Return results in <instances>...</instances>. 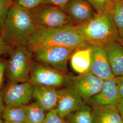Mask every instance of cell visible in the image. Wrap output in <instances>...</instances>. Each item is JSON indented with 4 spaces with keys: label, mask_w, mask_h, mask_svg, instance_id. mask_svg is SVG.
Here are the masks:
<instances>
[{
    "label": "cell",
    "mask_w": 123,
    "mask_h": 123,
    "mask_svg": "<svg viewBox=\"0 0 123 123\" xmlns=\"http://www.w3.org/2000/svg\"><path fill=\"white\" fill-rule=\"evenodd\" d=\"M1 29H0V36L1 35Z\"/></svg>",
    "instance_id": "d590c367"
},
{
    "label": "cell",
    "mask_w": 123,
    "mask_h": 123,
    "mask_svg": "<svg viewBox=\"0 0 123 123\" xmlns=\"http://www.w3.org/2000/svg\"><path fill=\"white\" fill-rule=\"evenodd\" d=\"M46 114L36 102L26 105V113L24 123H43Z\"/></svg>",
    "instance_id": "ffe728a7"
},
{
    "label": "cell",
    "mask_w": 123,
    "mask_h": 123,
    "mask_svg": "<svg viewBox=\"0 0 123 123\" xmlns=\"http://www.w3.org/2000/svg\"><path fill=\"white\" fill-rule=\"evenodd\" d=\"M13 4L12 0H0V29L1 30L6 15Z\"/></svg>",
    "instance_id": "603a6c76"
},
{
    "label": "cell",
    "mask_w": 123,
    "mask_h": 123,
    "mask_svg": "<svg viewBox=\"0 0 123 123\" xmlns=\"http://www.w3.org/2000/svg\"><path fill=\"white\" fill-rule=\"evenodd\" d=\"M43 123H68L66 120L61 118L56 109L47 112Z\"/></svg>",
    "instance_id": "cb8c5ba5"
},
{
    "label": "cell",
    "mask_w": 123,
    "mask_h": 123,
    "mask_svg": "<svg viewBox=\"0 0 123 123\" xmlns=\"http://www.w3.org/2000/svg\"><path fill=\"white\" fill-rule=\"evenodd\" d=\"M18 4L26 9H31L42 4V0H18Z\"/></svg>",
    "instance_id": "d4e9b609"
},
{
    "label": "cell",
    "mask_w": 123,
    "mask_h": 123,
    "mask_svg": "<svg viewBox=\"0 0 123 123\" xmlns=\"http://www.w3.org/2000/svg\"><path fill=\"white\" fill-rule=\"evenodd\" d=\"M71 0H42V4L49 5L63 8Z\"/></svg>",
    "instance_id": "484cf974"
},
{
    "label": "cell",
    "mask_w": 123,
    "mask_h": 123,
    "mask_svg": "<svg viewBox=\"0 0 123 123\" xmlns=\"http://www.w3.org/2000/svg\"><path fill=\"white\" fill-rule=\"evenodd\" d=\"M13 48L7 44L3 37L0 36V56L5 54H9Z\"/></svg>",
    "instance_id": "4316f807"
},
{
    "label": "cell",
    "mask_w": 123,
    "mask_h": 123,
    "mask_svg": "<svg viewBox=\"0 0 123 123\" xmlns=\"http://www.w3.org/2000/svg\"><path fill=\"white\" fill-rule=\"evenodd\" d=\"M32 85L29 82L9 81L1 94L6 105H25L32 98Z\"/></svg>",
    "instance_id": "9c48e42d"
},
{
    "label": "cell",
    "mask_w": 123,
    "mask_h": 123,
    "mask_svg": "<svg viewBox=\"0 0 123 123\" xmlns=\"http://www.w3.org/2000/svg\"><path fill=\"white\" fill-rule=\"evenodd\" d=\"M62 9L74 26L87 22L97 14L88 0H71Z\"/></svg>",
    "instance_id": "8fae6325"
},
{
    "label": "cell",
    "mask_w": 123,
    "mask_h": 123,
    "mask_svg": "<svg viewBox=\"0 0 123 123\" xmlns=\"http://www.w3.org/2000/svg\"><path fill=\"white\" fill-rule=\"evenodd\" d=\"M112 15L119 35L122 37H123V4L118 0L116 1Z\"/></svg>",
    "instance_id": "7402d4cb"
},
{
    "label": "cell",
    "mask_w": 123,
    "mask_h": 123,
    "mask_svg": "<svg viewBox=\"0 0 123 123\" xmlns=\"http://www.w3.org/2000/svg\"><path fill=\"white\" fill-rule=\"evenodd\" d=\"M117 107L123 121V99H120V100L117 104Z\"/></svg>",
    "instance_id": "f546056e"
},
{
    "label": "cell",
    "mask_w": 123,
    "mask_h": 123,
    "mask_svg": "<svg viewBox=\"0 0 123 123\" xmlns=\"http://www.w3.org/2000/svg\"><path fill=\"white\" fill-rule=\"evenodd\" d=\"M0 123H4V122L2 121V120L0 118Z\"/></svg>",
    "instance_id": "d6a6232c"
},
{
    "label": "cell",
    "mask_w": 123,
    "mask_h": 123,
    "mask_svg": "<svg viewBox=\"0 0 123 123\" xmlns=\"http://www.w3.org/2000/svg\"><path fill=\"white\" fill-rule=\"evenodd\" d=\"M92 109V123H123L117 105Z\"/></svg>",
    "instance_id": "e0dca14e"
},
{
    "label": "cell",
    "mask_w": 123,
    "mask_h": 123,
    "mask_svg": "<svg viewBox=\"0 0 123 123\" xmlns=\"http://www.w3.org/2000/svg\"><path fill=\"white\" fill-rule=\"evenodd\" d=\"M98 14L112 12L117 0H88Z\"/></svg>",
    "instance_id": "44dd1931"
},
{
    "label": "cell",
    "mask_w": 123,
    "mask_h": 123,
    "mask_svg": "<svg viewBox=\"0 0 123 123\" xmlns=\"http://www.w3.org/2000/svg\"><path fill=\"white\" fill-rule=\"evenodd\" d=\"M74 26L37 27L30 37L26 47L31 53L46 48L56 46L78 49L89 44L75 31Z\"/></svg>",
    "instance_id": "6da1fadb"
},
{
    "label": "cell",
    "mask_w": 123,
    "mask_h": 123,
    "mask_svg": "<svg viewBox=\"0 0 123 123\" xmlns=\"http://www.w3.org/2000/svg\"><path fill=\"white\" fill-rule=\"evenodd\" d=\"M121 39H122V41H121V43L123 44V37H121Z\"/></svg>",
    "instance_id": "836d02e7"
},
{
    "label": "cell",
    "mask_w": 123,
    "mask_h": 123,
    "mask_svg": "<svg viewBox=\"0 0 123 123\" xmlns=\"http://www.w3.org/2000/svg\"><path fill=\"white\" fill-rule=\"evenodd\" d=\"M120 2H121L123 4V0H118Z\"/></svg>",
    "instance_id": "e575fe53"
},
{
    "label": "cell",
    "mask_w": 123,
    "mask_h": 123,
    "mask_svg": "<svg viewBox=\"0 0 123 123\" xmlns=\"http://www.w3.org/2000/svg\"><path fill=\"white\" fill-rule=\"evenodd\" d=\"M32 97L45 112H48L56 108L58 89L43 85H32Z\"/></svg>",
    "instance_id": "5bb4252c"
},
{
    "label": "cell",
    "mask_w": 123,
    "mask_h": 123,
    "mask_svg": "<svg viewBox=\"0 0 123 123\" xmlns=\"http://www.w3.org/2000/svg\"><path fill=\"white\" fill-rule=\"evenodd\" d=\"M4 123H24L22 122H6L4 121Z\"/></svg>",
    "instance_id": "1f68e13d"
},
{
    "label": "cell",
    "mask_w": 123,
    "mask_h": 123,
    "mask_svg": "<svg viewBox=\"0 0 123 123\" xmlns=\"http://www.w3.org/2000/svg\"><path fill=\"white\" fill-rule=\"evenodd\" d=\"M6 64V61L2 57H0V94L4 82Z\"/></svg>",
    "instance_id": "83f0119b"
},
{
    "label": "cell",
    "mask_w": 123,
    "mask_h": 123,
    "mask_svg": "<svg viewBox=\"0 0 123 123\" xmlns=\"http://www.w3.org/2000/svg\"><path fill=\"white\" fill-rule=\"evenodd\" d=\"M84 101L70 86L58 89L57 106L55 109L58 115L65 119L77 110Z\"/></svg>",
    "instance_id": "7c38bea8"
},
{
    "label": "cell",
    "mask_w": 123,
    "mask_h": 123,
    "mask_svg": "<svg viewBox=\"0 0 123 123\" xmlns=\"http://www.w3.org/2000/svg\"><path fill=\"white\" fill-rule=\"evenodd\" d=\"M36 28L31 10L14 4L6 15L0 36L12 48L26 47Z\"/></svg>",
    "instance_id": "7a4b0ae2"
},
{
    "label": "cell",
    "mask_w": 123,
    "mask_h": 123,
    "mask_svg": "<svg viewBox=\"0 0 123 123\" xmlns=\"http://www.w3.org/2000/svg\"><path fill=\"white\" fill-rule=\"evenodd\" d=\"M114 79L117 84L120 98L121 99H123V76L115 77Z\"/></svg>",
    "instance_id": "f1b7e54d"
},
{
    "label": "cell",
    "mask_w": 123,
    "mask_h": 123,
    "mask_svg": "<svg viewBox=\"0 0 123 123\" xmlns=\"http://www.w3.org/2000/svg\"><path fill=\"white\" fill-rule=\"evenodd\" d=\"M30 10L37 27H59L74 26L61 8L49 5L41 4Z\"/></svg>",
    "instance_id": "8992f818"
},
{
    "label": "cell",
    "mask_w": 123,
    "mask_h": 123,
    "mask_svg": "<svg viewBox=\"0 0 123 123\" xmlns=\"http://www.w3.org/2000/svg\"><path fill=\"white\" fill-rule=\"evenodd\" d=\"M4 101L2 97L1 96V93L0 94V117H1V115L2 114L3 111L4 109Z\"/></svg>",
    "instance_id": "4dcf8cb0"
},
{
    "label": "cell",
    "mask_w": 123,
    "mask_h": 123,
    "mask_svg": "<svg viewBox=\"0 0 123 123\" xmlns=\"http://www.w3.org/2000/svg\"><path fill=\"white\" fill-rule=\"evenodd\" d=\"M115 77L123 76V45L118 41L109 42L103 47Z\"/></svg>",
    "instance_id": "9a60e30c"
},
{
    "label": "cell",
    "mask_w": 123,
    "mask_h": 123,
    "mask_svg": "<svg viewBox=\"0 0 123 123\" xmlns=\"http://www.w3.org/2000/svg\"><path fill=\"white\" fill-rule=\"evenodd\" d=\"M70 79L71 87L85 102L100 91L105 81L90 71L77 76H70Z\"/></svg>",
    "instance_id": "ba28073f"
},
{
    "label": "cell",
    "mask_w": 123,
    "mask_h": 123,
    "mask_svg": "<svg viewBox=\"0 0 123 123\" xmlns=\"http://www.w3.org/2000/svg\"><path fill=\"white\" fill-rule=\"evenodd\" d=\"M76 48L56 46L41 49L33 53L37 62L66 74L67 64Z\"/></svg>",
    "instance_id": "52a82bcc"
},
{
    "label": "cell",
    "mask_w": 123,
    "mask_h": 123,
    "mask_svg": "<svg viewBox=\"0 0 123 123\" xmlns=\"http://www.w3.org/2000/svg\"><path fill=\"white\" fill-rule=\"evenodd\" d=\"M28 82L32 85L53 88L70 86V76L39 62L32 61Z\"/></svg>",
    "instance_id": "5b68a950"
},
{
    "label": "cell",
    "mask_w": 123,
    "mask_h": 123,
    "mask_svg": "<svg viewBox=\"0 0 123 123\" xmlns=\"http://www.w3.org/2000/svg\"><path fill=\"white\" fill-rule=\"evenodd\" d=\"M75 31L91 45L104 46L122 39L114 23L112 12L98 14L87 22L74 26Z\"/></svg>",
    "instance_id": "3957f363"
},
{
    "label": "cell",
    "mask_w": 123,
    "mask_h": 123,
    "mask_svg": "<svg viewBox=\"0 0 123 123\" xmlns=\"http://www.w3.org/2000/svg\"><path fill=\"white\" fill-rule=\"evenodd\" d=\"M91 45L76 49L70 59L73 70L79 74L89 71L91 65Z\"/></svg>",
    "instance_id": "2e32d148"
},
{
    "label": "cell",
    "mask_w": 123,
    "mask_h": 123,
    "mask_svg": "<svg viewBox=\"0 0 123 123\" xmlns=\"http://www.w3.org/2000/svg\"><path fill=\"white\" fill-rule=\"evenodd\" d=\"M91 46V62L89 71L104 80L114 79L115 77L104 48L97 45Z\"/></svg>",
    "instance_id": "4fadbf2b"
},
{
    "label": "cell",
    "mask_w": 123,
    "mask_h": 123,
    "mask_svg": "<svg viewBox=\"0 0 123 123\" xmlns=\"http://www.w3.org/2000/svg\"><path fill=\"white\" fill-rule=\"evenodd\" d=\"M114 78L105 80L100 91L85 102L92 109L117 105L121 98Z\"/></svg>",
    "instance_id": "30bf717a"
},
{
    "label": "cell",
    "mask_w": 123,
    "mask_h": 123,
    "mask_svg": "<svg viewBox=\"0 0 123 123\" xmlns=\"http://www.w3.org/2000/svg\"><path fill=\"white\" fill-rule=\"evenodd\" d=\"M6 72L9 81L17 83L28 82L33 53L26 46H18L9 53Z\"/></svg>",
    "instance_id": "277c9868"
},
{
    "label": "cell",
    "mask_w": 123,
    "mask_h": 123,
    "mask_svg": "<svg viewBox=\"0 0 123 123\" xmlns=\"http://www.w3.org/2000/svg\"><path fill=\"white\" fill-rule=\"evenodd\" d=\"M92 107L84 102L77 110L64 119L68 123H92Z\"/></svg>",
    "instance_id": "ac0fdd59"
},
{
    "label": "cell",
    "mask_w": 123,
    "mask_h": 123,
    "mask_svg": "<svg viewBox=\"0 0 123 123\" xmlns=\"http://www.w3.org/2000/svg\"><path fill=\"white\" fill-rule=\"evenodd\" d=\"M26 113V105H6L1 117L4 121L24 123Z\"/></svg>",
    "instance_id": "d6986e66"
}]
</instances>
